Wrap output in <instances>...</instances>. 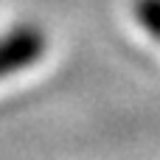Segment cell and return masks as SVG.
<instances>
[{
  "label": "cell",
  "instance_id": "obj_2",
  "mask_svg": "<svg viewBox=\"0 0 160 160\" xmlns=\"http://www.w3.org/2000/svg\"><path fill=\"white\" fill-rule=\"evenodd\" d=\"M135 17L143 31L160 42V0H135Z\"/></svg>",
  "mask_w": 160,
  "mask_h": 160
},
{
  "label": "cell",
  "instance_id": "obj_1",
  "mask_svg": "<svg viewBox=\"0 0 160 160\" xmlns=\"http://www.w3.org/2000/svg\"><path fill=\"white\" fill-rule=\"evenodd\" d=\"M48 51V34L34 22H20L0 34V79L37 65Z\"/></svg>",
  "mask_w": 160,
  "mask_h": 160
}]
</instances>
